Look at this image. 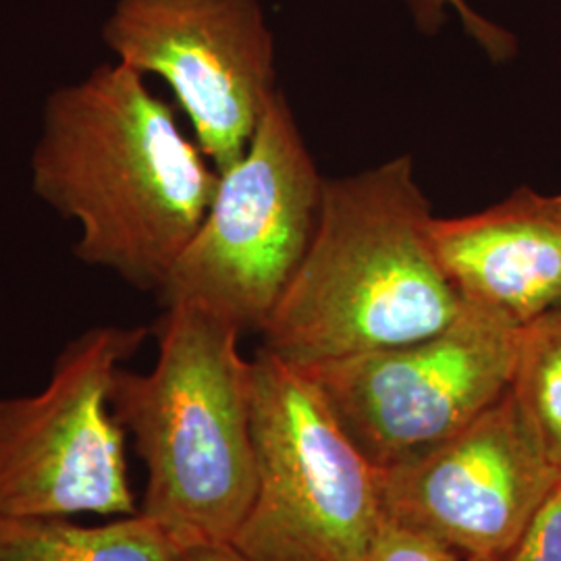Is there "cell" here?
I'll return each instance as SVG.
<instances>
[{"mask_svg":"<svg viewBox=\"0 0 561 561\" xmlns=\"http://www.w3.org/2000/svg\"><path fill=\"white\" fill-rule=\"evenodd\" d=\"M181 561H250L233 545H201L183 551Z\"/></svg>","mask_w":561,"mask_h":561,"instance_id":"obj_16","label":"cell"},{"mask_svg":"<svg viewBox=\"0 0 561 561\" xmlns=\"http://www.w3.org/2000/svg\"><path fill=\"white\" fill-rule=\"evenodd\" d=\"M405 2L414 15L416 25L426 34H435L442 27L445 21V9L451 7L458 11L463 30L481 44L482 50L491 59H510L518 50L516 38L507 30L474 13L466 0H405Z\"/></svg>","mask_w":561,"mask_h":561,"instance_id":"obj_13","label":"cell"},{"mask_svg":"<svg viewBox=\"0 0 561 561\" xmlns=\"http://www.w3.org/2000/svg\"><path fill=\"white\" fill-rule=\"evenodd\" d=\"M500 561H561V481Z\"/></svg>","mask_w":561,"mask_h":561,"instance_id":"obj_14","label":"cell"},{"mask_svg":"<svg viewBox=\"0 0 561 561\" xmlns=\"http://www.w3.org/2000/svg\"><path fill=\"white\" fill-rule=\"evenodd\" d=\"M146 335V327H92L62 347L38 393L0 398V514L73 518L140 510L111 389Z\"/></svg>","mask_w":561,"mask_h":561,"instance_id":"obj_6","label":"cell"},{"mask_svg":"<svg viewBox=\"0 0 561 561\" xmlns=\"http://www.w3.org/2000/svg\"><path fill=\"white\" fill-rule=\"evenodd\" d=\"M102 41L169 85L217 171L245 152L279 92L261 0H115Z\"/></svg>","mask_w":561,"mask_h":561,"instance_id":"obj_8","label":"cell"},{"mask_svg":"<svg viewBox=\"0 0 561 561\" xmlns=\"http://www.w3.org/2000/svg\"><path fill=\"white\" fill-rule=\"evenodd\" d=\"M254 500L231 545L250 561H362L387 524L381 468L301 368L250 360Z\"/></svg>","mask_w":561,"mask_h":561,"instance_id":"obj_4","label":"cell"},{"mask_svg":"<svg viewBox=\"0 0 561 561\" xmlns=\"http://www.w3.org/2000/svg\"><path fill=\"white\" fill-rule=\"evenodd\" d=\"M324 178L277 92L245 152L219 171L196 236L159 289L162 306L194 304L261 333L296 275L321 215Z\"/></svg>","mask_w":561,"mask_h":561,"instance_id":"obj_5","label":"cell"},{"mask_svg":"<svg viewBox=\"0 0 561 561\" xmlns=\"http://www.w3.org/2000/svg\"><path fill=\"white\" fill-rule=\"evenodd\" d=\"M428 236L461 300L520 324L561 306V194L518 187L479 213L433 217Z\"/></svg>","mask_w":561,"mask_h":561,"instance_id":"obj_10","label":"cell"},{"mask_svg":"<svg viewBox=\"0 0 561 561\" xmlns=\"http://www.w3.org/2000/svg\"><path fill=\"white\" fill-rule=\"evenodd\" d=\"M510 391L561 481V306L522 324Z\"/></svg>","mask_w":561,"mask_h":561,"instance_id":"obj_12","label":"cell"},{"mask_svg":"<svg viewBox=\"0 0 561 561\" xmlns=\"http://www.w3.org/2000/svg\"><path fill=\"white\" fill-rule=\"evenodd\" d=\"M148 373L121 366L111 408L146 468L140 514L181 551L231 545L256 489L250 360L240 329L194 304L164 306Z\"/></svg>","mask_w":561,"mask_h":561,"instance_id":"obj_3","label":"cell"},{"mask_svg":"<svg viewBox=\"0 0 561 561\" xmlns=\"http://www.w3.org/2000/svg\"><path fill=\"white\" fill-rule=\"evenodd\" d=\"M387 522L461 561H500L560 482L507 389L445 442L381 468Z\"/></svg>","mask_w":561,"mask_h":561,"instance_id":"obj_9","label":"cell"},{"mask_svg":"<svg viewBox=\"0 0 561 561\" xmlns=\"http://www.w3.org/2000/svg\"><path fill=\"white\" fill-rule=\"evenodd\" d=\"M520 329L497 310L463 301L456 321L424 340L301 370L366 458L389 468L454 437L502 398Z\"/></svg>","mask_w":561,"mask_h":561,"instance_id":"obj_7","label":"cell"},{"mask_svg":"<svg viewBox=\"0 0 561 561\" xmlns=\"http://www.w3.org/2000/svg\"><path fill=\"white\" fill-rule=\"evenodd\" d=\"M183 551L140 512L104 524L0 514V561H181Z\"/></svg>","mask_w":561,"mask_h":561,"instance_id":"obj_11","label":"cell"},{"mask_svg":"<svg viewBox=\"0 0 561 561\" xmlns=\"http://www.w3.org/2000/svg\"><path fill=\"white\" fill-rule=\"evenodd\" d=\"M431 221L410 157L324 180L314 238L262 327V350L304 368L456 321L463 300L435 259Z\"/></svg>","mask_w":561,"mask_h":561,"instance_id":"obj_2","label":"cell"},{"mask_svg":"<svg viewBox=\"0 0 561 561\" xmlns=\"http://www.w3.org/2000/svg\"><path fill=\"white\" fill-rule=\"evenodd\" d=\"M362 561H461V558L443 542L387 522Z\"/></svg>","mask_w":561,"mask_h":561,"instance_id":"obj_15","label":"cell"},{"mask_svg":"<svg viewBox=\"0 0 561 561\" xmlns=\"http://www.w3.org/2000/svg\"><path fill=\"white\" fill-rule=\"evenodd\" d=\"M30 169L34 194L78 225L76 259L154 294L219 183L173 106L119 60L46 99Z\"/></svg>","mask_w":561,"mask_h":561,"instance_id":"obj_1","label":"cell"}]
</instances>
